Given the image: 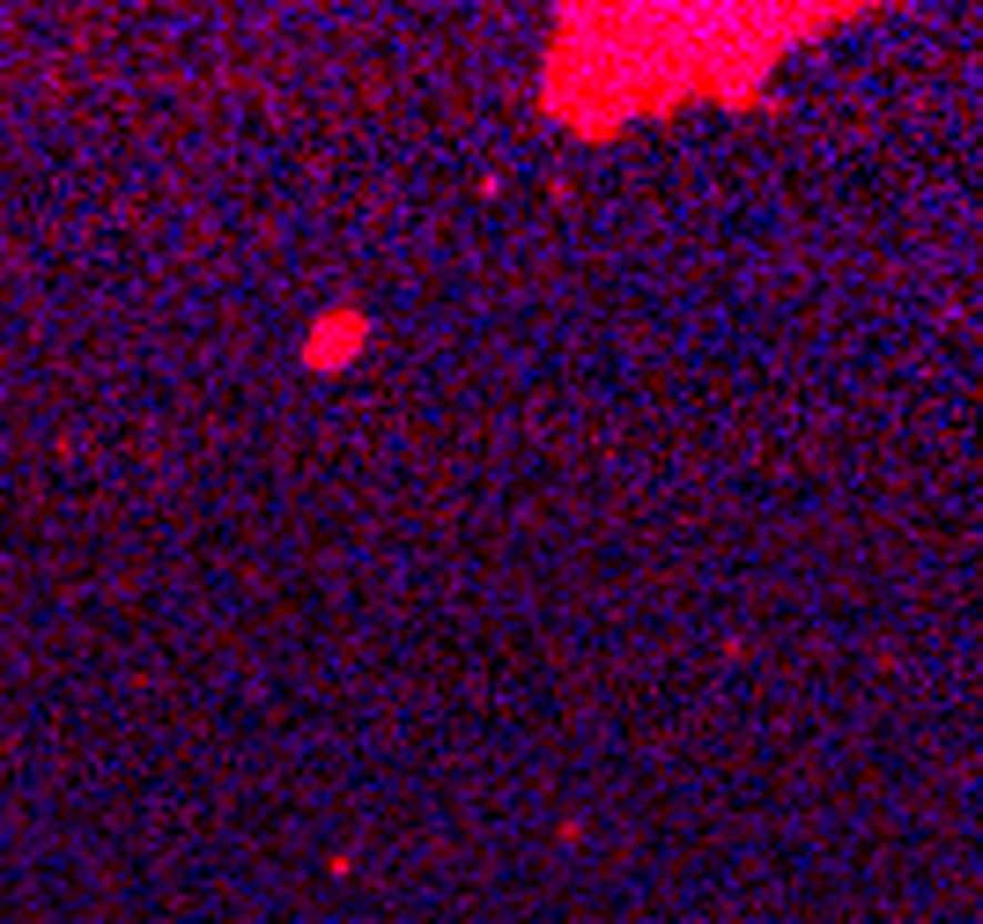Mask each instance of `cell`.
<instances>
[{
  "instance_id": "cell-1",
  "label": "cell",
  "mask_w": 983,
  "mask_h": 924,
  "mask_svg": "<svg viewBox=\"0 0 983 924\" xmlns=\"http://www.w3.org/2000/svg\"><path fill=\"white\" fill-rule=\"evenodd\" d=\"M363 341H371V318H363L355 304L318 311V318H311V333H304V370H311V377L348 370L355 355H363Z\"/></svg>"
}]
</instances>
